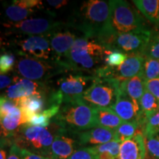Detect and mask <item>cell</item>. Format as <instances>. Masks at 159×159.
Masks as SVG:
<instances>
[{"label": "cell", "mask_w": 159, "mask_h": 159, "mask_svg": "<svg viewBox=\"0 0 159 159\" xmlns=\"http://www.w3.org/2000/svg\"><path fill=\"white\" fill-rule=\"evenodd\" d=\"M110 1H84L77 10L70 27L80 32L82 35L97 39L113 30L111 22Z\"/></svg>", "instance_id": "6da1fadb"}, {"label": "cell", "mask_w": 159, "mask_h": 159, "mask_svg": "<svg viewBox=\"0 0 159 159\" xmlns=\"http://www.w3.org/2000/svg\"><path fill=\"white\" fill-rule=\"evenodd\" d=\"M107 49L96 39L77 37L64 62L68 71L89 73L93 75L105 66Z\"/></svg>", "instance_id": "7a4b0ae2"}, {"label": "cell", "mask_w": 159, "mask_h": 159, "mask_svg": "<svg viewBox=\"0 0 159 159\" xmlns=\"http://www.w3.org/2000/svg\"><path fill=\"white\" fill-rule=\"evenodd\" d=\"M53 121L62 128L73 133L97 127L94 107L85 102L82 98L61 105L58 114L54 117Z\"/></svg>", "instance_id": "3957f363"}, {"label": "cell", "mask_w": 159, "mask_h": 159, "mask_svg": "<svg viewBox=\"0 0 159 159\" xmlns=\"http://www.w3.org/2000/svg\"><path fill=\"white\" fill-rule=\"evenodd\" d=\"M53 128H41L25 125L12 140L21 149L51 158V147L55 136L61 128L53 122Z\"/></svg>", "instance_id": "277c9868"}, {"label": "cell", "mask_w": 159, "mask_h": 159, "mask_svg": "<svg viewBox=\"0 0 159 159\" xmlns=\"http://www.w3.org/2000/svg\"><path fill=\"white\" fill-rule=\"evenodd\" d=\"M151 30L130 33H117L113 30L97 40L109 51H119L127 55L142 54L150 40Z\"/></svg>", "instance_id": "5b68a950"}, {"label": "cell", "mask_w": 159, "mask_h": 159, "mask_svg": "<svg viewBox=\"0 0 159 159\" xmlns=\"http://www.w3.org/2000/svg\"><path fill=\"white\" fill-rule=\"evenodd\" d=\"M97 79V77L83 73L63 76L57 81L56 89L51 93V104L61 105L63 103L81 99Z\"/></svg>", "instance_id": "8992f818"}, {"label": "cell", "mask_w": 159, "mask_h": 159, "mask_svg": "<svg viewBox=\"0 0 159 159\" xmlns=\"http://www.w3.org/2000/svg\"><path fill=\"white\" fill-rule=\"evenodd\" d=\"M111 22L113 29L117 33H125L148 29L145 21L138 10L124 0L110 1Z\"/></svg>", "instance_id": "52a82bcc"}, {"label": "cell", "mask_w": 159, "mask_h": 159, "mask_svg": "<svg viewBox=\"0 0 159 159\" xmlns=\"http://www.w3.org/2000/svg\"><path fill=\"white\" fill-rule=\"evenodd\" d=\"M16 70L23 78L39 82H43L57 75L68 72L64 66L55 61H43L28 57H21L18 60Z\"/></svg>", "instance_id": "ba28073f"}, {"label": "cell", "mask_w": 159, "mask_h": 159, "mask_svg": "<svg viewBox=\"0 0 159 159\" xmlns=\"http://www.w3.org/2000/svg\"><path fill=\"white\" fill-rule=\"evenodd\" d=\"M69 23L54 21L45 18H30L20 22L3 23V26L7 29V34L19 35H47L49 36L55 31L69 26Z\"/></svg>", "instance_id": "9c48e42d"}, {"label": "cell", "mask_w": 159, "mask_h": 159, "mask_svg": "<svg viewBox=\"0 0 159 159\" xmlns=\"http://www.w3.org/2000/svg\"><path fill=\"white\" fill-rule=\"evenodd\" d=\"M120 83L114 79L97 78L82 99L93 107L111 108L116 101Z\"/></svg>", "instance_id": "30bf717a"}, {"label": "cell", "mask_w": 159, "mask_h": 159, "mask_svg": "<svg viewBox=\"0 0 159 159\" xmlns=\"http://www.w3.org/2000/svg\"><path fill=\"white\" fill-rule=\"evenodd\" d=\"M145 57L142 54L128 55V58L122 64L116 67L105 65L94 75L97 78L114 79L122 82L142 74Z\"/></svg>", "instance_id": "8fae6325"}, {"label": "cell", "mask_w": 159, "mask_h": 159, "mask_svg": "<svg viewBox=\"0 0 159 159\" xmlns=\"http://www.w3.org/2000/svg\"><path fill=\"white\" fill-rule=\"evenodd\" d=\"M16 52L21 57L43 61H53L50 41L47 35H32L19 39L13 43Z\"/></svg>", "instance_id": "7c38bea8"}, {"label": "cell", "mask_w": 159, "mask_h": 159, "mask_svg": "<svg viewBox=\"0 0 159 159\" xmlns=\"http://www.w3.org/2000/svg\"><path fill=\"white\" fill-rule=\"evenodd\" d=\"M68 27H70V25L55 31L49 36L52 50L53 61H56L64 67L66 58L77 39L76 34L68 29Z\"/></svg>", "instance_id": "4fadbf2b"}, {"label": "cell", "mask_w": 159, "mask_h": 159, "mask_svg": "<svg viewBox=\"0 0 159 159\" xmlns=\"http://www.w3.org/2000/svg\"><path fill=\"white\" fill-rule=\"evenodd\" d=\"M45 92L46 85L43 82L16 76L13 77L12 85L6 89L5 96L13 100H18L33 95L44 96Z\"/></svg>", "instance_id": "5bb4252c"}, {"label": "cell", "mask_w": 159, "mask_h": 159, "mask_svg": "<svg viewBox=\"0 0 159 159\" xmlns=\"http://www.w3.org/2000/svg\"><path fill=\"white\" fill-rule=\"evenodd\" d=\"M79 147L75 133L61 128L51 147V159H69Z\"/></svg>", "instance_id": "9a60e30c"}, {"label": "cell", "mask_w": 159, "mask_h": 159, "mask_svg": "<svg viewBox=\"0 0 159 159\" xmlns=\"http://www.w3.org/2000/svg\"><path fill=\"white\" fill-rule=\"evenodd\" d=\"M124 122H139L143 126L140 104L133 100L119 89L116 102L111 108Z\"/></svg>", "instance_id": "2e32d148"}, {"label": "cell", "mask_w": 159, "mask_h": 159, "mask_svg": "<svg viewBox=\"0 0 159 159\" xmlns=\"http://www.w3.org/2000/svg\"><path fill=\"white\" fill-rule=\"evenodd\" d=\"M75 134L80 148H90L114 141L115 130L96 127Z\"/></svg>", "instance_id": "e0dca14e"}, {"label": "cell", "mask_w": 159, "mask_h": 159, "mask_svg": "<svg viewBox=\"0 0 159 159\" xmlns=\"http://www.w3.org/2000/svg\"><path fill=\"white\" fill-rule=\"evenodd\" d=\"M147 150L143 132L137 131L132 138L121 144L119 156L116 159H145Z\"/></svg>", "instance_id": "ac0fdd59"}, {"label": "cell", "mask_w": 159, "mask_h": 159, "mask_svg": "<svg viewBox=\"0 0 159 159\" xmlns=\"http://www.w3.org/2000/svg\"><path fill=\"white\" fill-rule=\"evenodd\" d=\"M27 124L20 108L11 114L1 116V139L12 142L20 128Z\"/></svg>", "instance_id": "d6986e66"}, {"label": "cell", "mask_w": 159, "mask_h": 159, "mask_svg": "<svg viewBox=\"0 0 159 159\" xmlns=\"http://www.w3.org/2000/svg\"><path fill=\"white\" fill-rule=\"evenodd\" d=\"M94 116L97 127L115 130L124 121L111 108L94 107Z\"/></svg>", "instance_id": "ffe728a7"}, {"label": "cell", "mask_w": 159, "mask_h": 159, "mask_svg": "<svg viewBox=\"0 0 159 159\" xmlns=\"http://www.w3.org/2000/svg\"><path fill=\"white\" fill-rule=\"evenodd\" d=\"M43 97L42 95H33L16 100L28 124L32 116L43 111L44 107Z\"/></svg>", "instance_id": "44dd1931"}, {"label": "cell", "mask_w": 159, "mask_h": 159, "mask_svg": "<svg viewBox=\"0 0 159 159\" xmlns=\"http://www.w3.org/2000/svg\"><path fill=\"white\" fill-rule=\"evenodd\" d=\"M120 89L133 100L139 102L146 90L145 80L142 75H137L136 77L121 82Z\"/></svg>", "instance_id": "7402d4cb"}, {"label": "cell", "mask_w": 159, "mask_h": 159, "mask_svg": "<svg viewBox=\"0 0 159 159\" xmlns=\"http://www.w3.org/2000/svg\"><path fill=\"white\" fill-rule=\"evenodd\" d=\"M133 3L150 22L159 25V0H134Z\"/></svg>", "instance_id": "603a6c76"}, {"label": "cell", "mask_w": 159, "mask_h": 159, "mask_svg": "<svg viewBox=\"0 0 159 159\" xmlns=\"http://www.w3.org/2000/svg\"><path fill=\"white\" fill-rule=\"evenodd\" d=\"M61 105H52L49 108L45 109L42 112L32 116L28 125L41 128H48L51 124V119L58 114Z\"/></svg>", "instance_id": "cb8c5ba5"}, {"label": "cell", "mask_w": 159, "mask_h": 159, "mask_svg": "<svg viewBox=\"0 0 159 159\" xmlns=\"http://www.w3.org/2000/svg\"><path fill=\"white\" fill-rule=\"evenodd\" d=\"M139 104H140L144 124L146 122L147 119L159 110V99L155 97L147 89L145 90L144 94L139 101Z\"/></svg>", "instance_id": "d4e9b609"}, {"label": "cell", "mask_w": 159, "mask_h": 159, "mask_svg": "<svg viewBox=\"0 0 159 159\" xmlns=\"http://www.w3.org/2000/svg\"><path fill=\"white\" fill-rule=\"evenodd\" d=\"M120 146L121 143L111 141L98 146L90 147V148L96 154L97 159H116L119 156Z\"/></svg>", "instance_id": "484cf974"}, {"label": "cell", "mask_w": 159, "mask_h": 159, "mask_svg": "<svg viewBox=\"0 0 159 159\" xmlns=\"http://www.w3.org/2000/svg\"><path fill=\"white\" fill-rule=\"evenodd\" d=\"M35 11V10L26 8L13 1L11 5L6 7L5 13V16L10 20L9 21L11 22H20L30 19L29 17H30Z\"/></svg>", "instance_id": "4316f807"}, {"label": "cell", "mask_w": 159, "mask_h": 159, "mask_svg": "<svg viewBox=\"0 0 159 159\" xmlns=\"http://www.w3.org/2000/svg\"><path fill=\"white\" fill-rule=\"evenodd\" d=\"M139 127H142V125L139 122H124L115 130L114 141L122 144L132 138L137 133Z\"/></svg>", "instance_id": "83f0119b"}, {"label": "cell", "mask_w": 159, "mask_h": 159, "mask_svg": "<svg viewBox=\"0 0 159 159\" xmlns=\"http://www.w3.org/2000/svg\"><path fill=\"white\" fill-rule=\"evenodd\" d=\"M143 55L145 57L159 59V25L151 30L150 40Z\"/></svg>", "instance_id": "f1b7e54d"}, {"label": "cell", "mask_w": 159, "mask_h": 159, "mask_svg": "<svg viewBox=\"0 0 159 159\" xmlns=\"http://www.w3.org/2000/svg\"><path fill=\"white\" fill-rule=\"evenodd\" d=\"M142 75L145 81L159 78V59L145 57Z\"/></svg>", "instance_id": "f546056e"}, {"label": "cell", "mask_w": 159, "mask_h": 159, "mask_svg": "<svg viewBox=\"0 0 159 159\" xmlns=\"http://www.w3.org/2000/svg\"><path fill=\"white\" fill-rule=\"evenodd\" d=\"M142 132L145 138L159 133V110L147 119L142 126Z\"/></svg>", "instance_id": "4dcf8cb0"}, {"label": "cell", "mask_w": 159, "mask_h": 159, "mask_svg": "<svg viewBox=\"0 0 159 159\" xmlns=\"http://www.w3.org/2000/svg\"><path fill=\"white\" fill-rule=\"evenodd\" d=\"M128 55L119 51L106 50L105 65L111 67H116L122 64L128 58Z\"/></svg>", "instance_id": "1f68e13d"}, {"label": "cell", "mask_w": 159, "mask_h": 159, "mask_svg": "<svg viewBox=\"0 0 159 159\" xmlns=\"http://www.w3.org/2000/svg\"><path fill=\"white\" fill-rule=\"evenodd\" d=\"M16 62V56L11 52H5L0 57V71L1 74L6 75L14 68Z\"/></svg>", "instance_id": "d6a6232c"}, {"label": "cell", "mask_w": 159, "mask_h": 159, "mask_svg": "<svg viewBox=\"0 0 159 159\" xmlns=\"http://www.w3.org/2000/svg\"><path fill=\"white\" fill-rule=\"evenodd\" d=\"M19 108V106L16 101L8 99L5 95L4 96L2 95L1 101H0V114H1V116L11 114Z\"/></svg>", "instance_id": "836d02e7"}, {"label": "cell", "mask_w": 159, "mask_h": 159, "mask_svg": "<svg viewBox=\"0 0 159 159\" xmlns=\"http://www.w3.org/2000/svg\"><path fill=\"white\" fill-rule=\"evenodd\" d=\"M147 150L154 158L159 159V133L145 138Z\"/></svg>", "instance_id": "e575fe53"}, {"label": "cell", "mask_w": 159, "mask_h": 159, "mask_svg": "<svg viewBox=\"0 0 159 159\" xmlns=\"http://www.w3.org/2000/svg\"><path fill=\"white\" fill-rule=\"evenodd\" d=\"M69 159H97V156L91 148L88 147L78 148Z\"/></svg>", "instance_id": "d590c367"}, {"label": "cell", "mask_w": 159, "mask_h": 159, "mask_svg": "<svg viewBox=\"0 0 159 159\" xmlns=\"http://www.w3.org/2000/svg\"><path fill=\"white\" fill-rule=\"evenodd\" d=\"M145 87L149 92L159 99V78L145 81Z\"/></svg>", "instance_id": "8d00e7d4"}, {"label": "cell", "mask_w": 159, "mask_h": 159, "mask_svg": "<svg viewBox=\"0 0 159 159\" xmlns=\"http://www.w3.org/2000/svg\"><path fill=\"white\" fill-rule=\"evenodd\" d=\"M21 158L22 159H51L48 157H45L41 155L34 153L30 151H28L25 149H21Z\"/></svg>", "instance_id": "74e56055"}, {"label": "cell", "mask_w": 159, "mask_h": 159, "mask_svg": "<svg viewBox=\"0 0 159 159\" xmlns=\"http://www.w3.org/2000/svg\"><path fill=\"white\" fill-rule=\"evenodd\" d=\"M7 159H22L21 158V150L16 144H13L9 151V156Z\"/></svg>", "instance_id": "f35d334b"}, {"label": "cell", "mask_w": 159, "mask_h": 159, "mask_svg": "<svg viewBox=\"0 0 159 159\" xmlns=\"http://www.w3.org/2000/svg\"><path fill=\"white\" fill-rule=\"evenodd\" d=\"M13 82V78L10 77L9 75L5 74H1V75H0V88H1V90L8 88L10 85H12Z\"/></svg>", "instance_id": "ab89813d"}, {"label": "cell", "mask_w": 159, "mask_h": 159, "mask_svg": "<svg viewBox=\"0 0 159 159\" xmlns=\"http://www.w3.org/2000/svg\"><path fill=\"white\" fill-rule=\"evenodd\" d=\"M47 2L54 9H59L66 5L69 2L66 0H50V1L48 0V1H47Z\"/></svg>", "instance_id": "60d3db41"}]
</instances>
